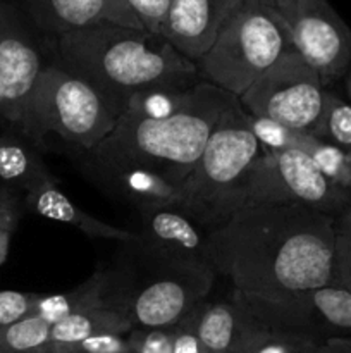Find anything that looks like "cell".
<instances>
[{
  "label": "cell",
  "instance_id": "obj_14",
  "mask_svg": "<svg viewBox=\"0 0 351 353\" xmlns=\"http://www.w3.org/2000/svg\"><path fill=\"white\" fill-rule=\"evenodd\" d=\"M86 169L93 181L129 202L140 212L158 207H174L181 193V185L178 183L126 162L88 154Z\"/></svg>",
  "mask_w": 351,
  "mask_h": 353
},
{
  "label": "cell",
  "instance_id": "obj_4",
  "mask_svg": "<svg viewBox=\"0 0 351 353\" xmlns=\"http://www.w3.org/2000/svg\"><path fill=\"white\" fill-rule=\"evenodd\" d=\"M126 268L102 272L109 309L124 314L134 327H174L205 302L215 281L209 264L162 255L140 240L126 241Z\"/></svg>",
  "mask_w": 351,
  "mask_h": 353
},
{
  "label": "cell",
  "instance_id": "obj_19",
  "mask_svg": "<svg viewBox=\"0 0 351 353\" xmlns=\"http://www.w3.org/2000/svg\"><path fill=\"white\" fill-rule=\"evenodd\" d=\"M133 330V324L124 314L114 309H89L76 312L52 324L48 343H76L100 334H120Z\"/></svg>",
  "mask_w": 351,
  "mask_h": 353
},
{
  "label": "cell",
  "instance_id": "obj_9",
  "mask_svg": "<svg viewBox=\"0 0 351 353\" xmlns=\"http://www.w3.org/2000/svg\"><path fill=\"white\" fill-rule=\"evenodd\" d=\"M326 93L319 72L291 45L237 99L251 116L312 134L322 114Z\"/></svg>",
  "mask_w": 351,
  "mask_h": 353
},
{
  "label": "cell",
  "instance_id": "obj_6",
  "mask_svg": "<svg viewBox=\"0 0 351 353\" xmlns=\"http://www.w3.org/2000/svg\"><path fill=\"white\" fill-rule=\"evenodd\" d=\"M291 45L270 0H241L196 65L205 81L241 97Z\"/></svg>",
  "mask_w": 351,
  "mask_h": 353
},
{
  "label": "cell",
  "instance_id": "obj_17",
  "mask_svg": "<svg viewBox=\"0 0 351 353\" xmlns=\"http://www.w3.org/2000/svg\"><path fill=\"white\" fill-rule=\"evenodd\" d=\"M198 340L213 353H237L251 324L233 299L203 302L186 317Z\"/></svg>",
  "mask_w": 351,
  "mask_h": 353
},
{
  "label": "cell",
  "instance_id": "obj_7",
  "mask_svg": "<svg viewBox=\"0 0 351 353\" xmlns=\"http://www.w3.org/2000/svg\"><path fill=\"white\" fill-rule=\"evenodd\" d=\"M117 121L95 90L52 62L34 85L19 133L34 145L55 133L89 152L112 133Z\"/></svg>",
  "mask_w": 351,
  "mask_h": 353
},
{
  "label": "cell",
  "instance_id": "obj_12",
  "mask_svg": "<svg viewBox=\"0 0 351 353\" xmlns=\"http://www.w3.org/2000/svg\"><path fill=\"white\" fill-rule=\"evenodd\" d=\"M241 0H172L160 37L196 62L212 48L220 28Z\"/></svg>",
  "mask_w": 351,
  "mask_h": 353
},
{
  "label": "cell",
  "instance_id": "obj_36",
  "mask_svg": "<svg viewBox=\"0 0 351 353\" xmlns=\"http://www.w3.org/2000/svg\"><path fill=\"white\" fill-rule=\"evenodd\" d=\"M10 231H0V265L6 262L7 254H9V245H10Z\"/></svg>",
  "mask_w": 351,
  "mask_h": 353
},
{
  "label": "cell",
  "instance_id": "obj_22",
  "mask_svg": "<svg viewBox=\"0 0 351 353\" xmlns=\"http://www.w3.org/2000/svg\"><path fill=\"white\" fill-rule=\"evenodd\" d=\"M312 134L351 157V103L336 93L327 92L322 114Z\"/></svg>",
  "mask_w": 351,
  "mask_h": 353
},
{
  "label": "cell",
  "instance_id": "obj_26",
  "mask_svg": "<svg viewBox=\"0 0 351 353\" xmlns=\"http://www.w3.org/2000/svg\"><path fill=\"white\" fill-rule=\"evenodd\" d=\"M248 124H250L255 138L268 152H281L288 150V148H299V150L310 152V148L317 141V138L306 131L291 130V128L282 126L281 123L265 119V117L248 114Z\"/></svg>",
  "mask_w": 351,
  "mask_h": 353
},
{
  "label": "cell",
  "instance_id": "obj_27",
  "mask_svg": "<svg viewBox=\"0 0 351 353\" xmlns=\"http://www.w3.org/2000/svg\"><path fill=\"white\" fill-rule=\"evenodd\" d=\"M320 171L336 185L351 192V157L339 148L317 140L308 152Z\"/></svg>",
  "mask_w": 351,
  "mask_h": 353
},
{
  "label": "cell",
  "instance_id": "obj_34",
  "mask_svg": "<svg viewBox=\"0 0 351 353\" xmlns=\"http://www.w3.org/2000/svg\"><path fill=\"white\" fill-rule=\"evenodd\" d=\"M312 353H351V336L326 338Z\"/></svg>",
  "mask_w": 351,
  "mask_h": 353
},
{
  "label": "cell",
  "instance_id": "obj_5",
  "mask_svg": "<svg viewBox=\"0 0 351 353\" xmlns=\"http://www.w3.org/2000/svg\"><path fill=\"white\" fill-rule=\"evenodd\" d=\"M264 150L248 124V112L234 97L182 183L174 209L206 231L224 226L236 210L244 207L248 174Z\"/></svg>",
  "mask_w": 351,
  "mask_h": 353
},
{
  "label": "cell",
  "instance_id": "obj_35",
  "mask_svg": "<svg viewBox=\"0 0 351 353\" xmlns=\"http://www.w3.org/2000/svg\"><path fill=\"white\" fill-rule=\"evenodd\" d=\"M19 221V207H7L0 209V231H10L14 233Z\"/></svg>",
  "mask_w": 351,
  "mask_h": 353
},
{
  "label": "cell",
  "instance_id": "obj_11",
  "mask_svg": "<svg viewBox=\"0 0 351 353\" xmlns=\"http://www.w3.org/2000/svg\"><path fill=\"white\" fill-rule=\"evenodd\" d=\"M34 26L9 0H0L2 119L19 130L41 71L47 68Z\"/></svg>",
  "mask_w": 351,
  "mask_h": 353
},
{
  "label": "cell",
  "instance_id": "obj_30",
  "mask_svg": "<svg viewBox=\"0 0 351 353\" xmlns=\"http://www.w3.org/2000/svg\"><path fill=\"white\" fill-rule=\"evenodd\" d=\"M126 340L133 353H174V327H134Z\"/></svg>",
  "mask_w": 351,
  "mask_h": 353
},
{
  "label": "cell",
  "instance_id": "obj_31",
  "mask_svg": "<svg viewBox=\"0 0 351 353\" xmlns=\"http://www.w3.org/2000/svg\"><path fill=\"white\" fill-rule=\"evenodd\" d=\"M40 295L19 292H0V330L33 314Z\"/></svg>",
  "mask_w": 351,
  "mask_h": 353
},
{
  "label": "cell",
  "instance_id": "obj_28",
  "mask_svg": "<svg viewBox=\"0 0 351 353\" xmlns=\"http://www.w3.org/2000/svg\"><path fill=\"white\" fill-rule=\"evenodd\" d=\"M330 285L351 290V202L336 217V252Z\"/></svg>",
  "mask_w": 351,
  "mask_h": 353
},
{
  "label": "cell",
  "instance_id": "obj_1",
  "mask_svg": "<svg viewBox=\"0 0 351 353\" xmlns=\"http://www.w3.org/2000/svg\"><path fill=\"white\" fill-rule=\"evenodd\" d=\"M336 217L298 203H250L209 233L206 261L233 288L286 302L332 283Z\"/></svg>",
  "mask_w": 351,
  "mask_h": 353
},
{
  "label": "cell",
  "instance_id": "obj_8",
  "mask_svg": "<svg viewBox=\"0 0 351 353\" xmlns=\"http://www.w3.org/2000/svg\"><path fill=\"white\" fill-rule=\"evenodd\" d=\"M351 202V192L330 181L312 155L299 148L264 150L246 179L244 205L298 203L337 217Z\"/></svg>",
  "mask_w": 351,
  "mask_h": 353
},
{
  "label": "cell",
  "instance_id": "obj_18",
  "mask_svg": "<svg viewBox=\"0 0 351 353\" xmlns=\"http://www.w3.org/2000/svg\"><path fill=\"white\" fill-rule=\"evenodd\" d=\"M0 179L26 192L57 183L38 152L19 137L10 134L0 137Z\"/></svg>",
  "mask_w": 351,
  "mask_h": 353
},
{
  "label": "cell",
  "instance_id": "obj_2",
  "mask_svg": "<svg viewBox=\"0 0 351 353\" xmlns=\"http://www.w3.org/2000/svg\"><path fill=\"white\" fill-rule=\"evenodd\" d=\"M54 47L55 64L95 90L117 119L136 93L205 81L195 62L147 30L95 24L54 38Z\"/></svg>",
  "mask_w": 351,
  "mask_h": 353
},
{
  "label": "cell",
  "instance_id": "obj_39",
  "mask_svg": "<svg viewBox=\"0 0 351 353\" xmlns=\"http://www.w3.org/2000/svg\"><path fill=\"white\" fill-rule=\"evenodd\" d=\"M0 119H2V99H0Z\"/></svg>",
  "mask_w": 351,
  "mask_h": 353
},
{
  "label": "cell",
  "instance_id": "obj_32",
  "mask_svg": "<svg viewBox=\"0 0 351 353\" xmlns=\"http://www.w3.org/2000/svg\"><path fill=\"white\" fill-rule=\"evenodd\" d=\"M143 28L150 33L158 34L169 12L172 0H126Z\"/></svg>",
  "mask_w": 351,
  "mask_h": 353
},
{
  "label": "cell",
  "instance_id": "obj_20",
  "mask_svg": "<svg viewBox=\"0 0 351 353\" xmlns=\"http://www.w3.org/2000/svg\"><path fill=\"white\" fill-rule=\"evenodd\" d=\"M322 338L351 336V290L326 285L306 292Z\"/></svg>",
  "mask_w": 351,
  "mask_h": 353
},
{
  "label": "cell",
  "instance_id": "obj_21",
  "mask_svg": "<svg viewBox=\"0 0 351 353\" xmlns=\"http://www.w3.org/2000/svg\"><path fill=\"white\" fill-rule=\"evenodd\" d=\"M103 288V278L102 272H95L88 281L79 285L78 288L72 290L69 293H62V295H52V296H41L38 299L36 305H34L33 314L30 317H43L50 324L57 323V321L64 319V317L72 316L76 312H83V310L89 309H103L107 307L105 300L102 295ZM109 309V307H107Z\"/></svg>",
  "mask_w": 351,
  "mask_h": 353
},
{
  "label": "cell",
  "instance_id": "obj_25",
  "mask_svg": "<svg viewBox=\"0 0 351 353\" xmlns=\"http://www.w3.org/2000/svg\"><path fill=\"white\" fill-rule=\"evenodd\" d=\"M52 324L43 317H26L0 330V353H36L50 341Z\"/></svg>",
  "mask_w": 351,
  "mask_h": 353
},
{
  "label": "cell",
  "instance_id": "obj_29",
  "mask_svg": "<svg viewBox=\"0 0 351 353\" xmlns=\"http://www.w3.org/2000/svg\"><path fill=\"white\" fill-rule=\"evenodd\" d=\"M36 353H133L120 334H100L76 343H47Z\"/></svg>",
  "mask_w": 351,
  "mask_h": 353
},
{
  "label": "cell",
  "instance_id": "obj_13",
  "mask_svg": "<svg viewBox=\"0 0 351 353\" xmlns=\"http://www.w3.org/2000/svg\"><path fill=\"white\" fill-rule=\"evenodd\" d=\"M26 16L40 33L47 38H57L69 31L95 24L145 30L134 14L117 9L109 0H9Z\"/></svg>",
  "mask_w": 351,
  "mask_h": 353
},
{
  "label": "cell",
  "instance_id": "obj_37",
  "mask_svg": "<svg viewBox=\"0 0 351 353\" xmlns=\"http://www.w3.org/2000/svg\"><path fill=\"white\" fill-rule=\"evenodd\" d=\"M7 207H17V196L12 195L9 190L0 188V209H7Z\"/></svg>",
  "mask_w": 351,
  "mask_h": 353
},
{
  "label": "cell",
  "instance_id": "obj_15",
  "mask_svg": "<svg viewBox=\"0 0 351 353\" xmlns=\"http://www.w3.org/2000/svg\"><path fill=\"white\" fill-rule=\"evenodd\" d=\"M140 214L141 231L138 240L145 247L179 261L209 264L206 247L210 231L202 224L174 207H158Z\"/></svg>",
  "mask_w": 351,
  "mask_h": 353
},
{
  "label": "cell",
  "instance_id": "obj_24",
  "mask_svg": "<svg viewBox=\"0 0 351 353\" xmlns=\"http://www.w3.org/2000/svg\"><path fill=\"white\" fill-rule=\"evenodd\" d=\"M320 341L313 334L258 330L251 326L237 353H312Z\"/></svg>",
  "mask_w": 351,
  "mask_h": 353
},
{
  "label": "cell",
  "instance_id": "obj_16",
  "mask_svg": "<svg viewBox=\"0 0 351 353\" xmlns=\"http://www.w3.org/2000/svg\"><path fill=\"white\" fill-rule=\"evenodd\" d=\"M24 205L33 210L38 216H43L47 219L58 221V223L71 224L78 228L81 233L89 238H102V240H116L120 243L138 240V233H131L127 230L112 226L98 221L96 217L89 216L85 210L79 209L76 203L67 199L62 190L57 188V183H47L43 186L28 192L24 199Z\"/></svg>",
  "mask_w": 351,
  "mask_h": 353
},
{
  "label": "cell",
  "instance_id": "obj_38",
  "mask_svg": "<svg viewBox=\"0 0 351 353\" xmlns=\"http://www.w3.org/2000/svg\"><path fill=\"white\" fill-rule=\"evenodd\" d=\"M346 92H348V102L351 103V68L346 74Z\"/></svg>",
  "mask_w": 351,
  "mask_h": 353
},
{
  "label": "cell",
  "instance_id": "obj_23",
  "mask_svg": "<svg viewBox=\"0 0 351 353\" xmlns=\"http://www.w3.org/2000/svg\"><path fill=\"white\" fill-rule=\"evenodd\" d=\"M191 90L184 88H151L136 93L129 99L126 112L141 119L160 121L178 114L191 97Z\"/></svg>",
  "mask_w": 351,
  "mask_h": 353
},
{
  "label": "cell",
  "instance_id": "obj_3",
  "mask_svg": "<svg viewBox=\"0 0 351 353\" xmlns=\"http://www.w3.org/2000/svg\"><path fill=\"white\" fill-rule=\"evenodd\" d=\"M234 97L200 81L178 114L160 121L123 114L112 133L88 154L138 165L182 186Z\"/></svg>",
  "mask_w": 351,
  "mask_h": 353
},
{
  "label": "cell",
  "instance_id": "obj_10",
  "mask_svg": "<svg viewBox=\"0 0 351 353\" xmlns=\"http://www.w3.org/2000/svg\"><path fill=\"white\" fill-rule=\"evenodd\" d=\"M284 21L291 41L319 72L323 86L332 85L351 68V28L329 0H270Z\"/></svg>",
  "mask_w": 351,
  "mask_h": 353
},
{
  "label": "cell",
  "instance_id": "obj_33",
  "mask_svg": "<svg viewBox=\"0 0 351 353\" xmlns=\"http://www.w3.org/2000/svg\"><path fill=\"white\" fill-rule=\"evenodd\" d=\"M174 353H213L205 347L193 331L188 321L174 326Z\"/></svg>",
  "mask_w": 351,
  "mask_h": 353
}]
</instances>
